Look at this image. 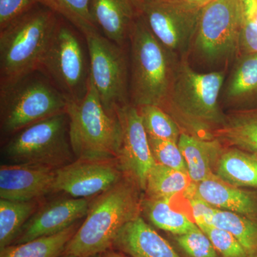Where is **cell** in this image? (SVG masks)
Returning <instances> with one entry per match:
<instances>
[{
	"instance_id": "obj_1",
	"label": "cell",
	"mask_w": 257,
	"mask_h": 257,
	"mask_svg": "<svg viewBox=\"0 0 257 257\" xmlns=\"http://www.w3.org/2000/svg\"><path fill=\"white\" fill-rule=\"evenodd\" d=\"M142 191L133 179L124 175L113 187L89 199L87 216L64 253L89 257L112 248L121 229L140 215Z\"/></svg>"
},
{
	"instance_id": "obj_2",
	"label": "cell",
	"mask_w": 257,
	"mask_h": 257,
	"mask_svg": "<svg viewBox=\"0 0 257 257\" xmlns=\"http://www.w3.org/2000/svg\"><path fill=\"white\" fill-rule=\"evenodd\" d=\"M223 71L196 72L187 59L178 62L170 93L162 109L184 127L194 133H205L220 127L225 118L219 98L224 86Z\"/></svg>"
},
{
	"instance_id": "obj_3",
	"label": "cell",
	"mask_w": 257,
	"mask_h": 257,
	"mask_svg": "<svg viewBox=\"0 0 257 257\" xmlns=\"http://www.w3.org/2000/svg\"><path fill=\"white\" fill-rule=\"evenodd\" d=\"M132 104L162 107L170 93L179 60L166 49L137 13L130 29Z\"/></svg>"
},
{
	"instance_id": "obj_4",
	"label": "cell",
	"mask_w": 257,
	"mask_h": 257,
	"mask_svg": "<svg viewBox=\"0 0 257 257\" xmlns=\"http://www.w3.org/2000/svg\"><path fill=\"white\" fill-rule=\"evenodd\" d=\"M67 101L41 71L0 81L2 136L12 135L54 115L65 112Z\"/></svg>"
},
{
	"instance_id": "obj_5",
	"label": "cell",
	"mask_w": 257,
	"mask_h": 257,
	"mask_svg": "<svg viewBox=\"0 0 257 257\" xmlns=\"http://www.w3.org/2000/svg\"><path fill=\"white\" fill-rule=\"evenodd\" d=\"M59 22L36 6L0 30V81L37 70Z\"/></svg>"
},
{
	"instance_id": "obj_6",
	"label": "cell",
	"mask_w": 257,
	"mask_h": 257,
	"mask_svg": "<svg viewBox=\"0 0 257 257\" xmlns=\"http://www.w3.org/2000/svg\"><path fill=\"white\" fill-rule=\"evenodd\" d=\"M69 138L76 158H116L121 130L117 114L104 109L89 77L85 96L79 101H67Z\"/></svg>"
},
{
	"instance_id": "obj_7",
	"label": "cell",
	"mask_w": 257,
	"mask_h": 257,
	"mask_svg": "<svg viewBox=\"0 0 257 257\" xmlns=\"http://www.w3.org/2000/svg\"><path fill=\"white\" fill-rule=\"evenodd\" d=\"M4 164L42 166L57 170L77 160L69 138L67 111L12 135L3 147Z\"/></svg>"
},
{
	"instance_id": "obj_8",
	"label": "cell",
	"mask_w": 257,
	"mask_h": 257,
	"mask_svg": "<svg viewBox=\"0 0 257 257\" xmlns=\"http://www.w3.org/2000/svg\"><path fill=\"white\" fill-rule=\"evenodd\" d=\"M38 69L67 101L82 100L87 94L89 61L78 35L67 25L57 24Z\"/></svg>"
},
{
	"instance_id": "obj_9",
	"label": "cell",
	"mask_w": 257,
	"mask_h": 257,
	"mask_svg": "<svg viewBox=\"0 0 257 257\" xmlns=\"http://www.w3.org/2000/svg\"><path fill=\"white\" fill-rule=\"evenodd\" d=\"M244 13L241 0H213L202 7L193 46L211 63L239 55Z\"/></svg>"
},
{
	"instance_id": "obj_10",
	"label": "cell",
	"mask_w": 257,
	"mask_h": 257,
	"mask_svg": "<svg viewBox=\"0 0 257 257\" xmlns=\"http://www.w3.org/2000/svg\"><path fill=\"white\" fill-rule=\"evenodd\" d=\"M157 40L179 60L192 48L202 8L184 0H133Z\"/></svg>"
},
{
	"instance_id": "obj_11",
	"label": "cell",
	"mask_w": 257,
	"mask_h": 257,
	"mask_svg": "<svg viewBox=\"0 0 257 257\" xmlns=\"http://www.w3.org/2000/svg\"><path fill=\"white\" fill-rule=\"evenodd\" d=\"M90 77L101 103L109 114L128 103L127 66L122 47L99 31L85 36Z\"/></svg>"
},
{
	"instance_id": "obj_12",
	"label": "cell",
	"mask_w": 257,
	"mask_h": 257,
	"mask_svg": "<svg viewBox=\"0 0 257 257\" xmlns=\"http://www.w3.org/2000/svg\"><path fill=\"white\" fill-rule=\"evenodd\" d=\"M124 174L116 158H79L56 170L53 194L92 199L113 187Z\"/></svg>"
},
{
	"instance_id": "obj_13",
	"label": "cell",
	"mask_w": 257,
	"mask_h": 257,
	"mask_svg": "<svg viewBox=\"0 0 257 257\" xmlns=\"http://www.w3.org/2000/svg\"><path fill=\"white\" fill-rule=\"evenodd\" d=\"M116 114L121 130L117 160L124 175L145 191L147 176L156 162L143 119L138 108L132 103L119 108Z\"/></svg>"
},
{
	"instance_id": "obj_14",
	"label": "cell",
	"mask_w": 257,
	"mask_h": 257,
	"mask_svg": "<svg viewBox=\"0 0 257 257\" xmlns=\"http://www.w3.org/2000/svg\"><path fill=\"white\" fill-rule=\"evenodd\" d=\"M89 199L64 195L45 200L19 233L13 244L57 234L87 216ZM11 244V245H13Z\"/></svg>"
},
{
	"instance_id": "obj_15",
	"label": "cell",
	"mask_w": 257,
	"mask_h": 257,
	"mask_svg": "<svg viewBox=\"0 0 257 257\" xmlns=\"http://www.w3.org/2000/svg\"><path fill=\"white\" fill-rule=\"evenodd\" d=\"M56 170L32 165L0 167V198L8 200L30 201L45 199L53 194Z\"/></svg>"
},
{
	"instance_id": "obj_16",
	"label": "cell",
	"mask_w": 257,
	"mask_h": 257,
	"mask_svg": "<svg viewBox=\"0 0 257 257\" xmlns=\"http://www.w3.org/2000/svg\"><path fill=\"white\" fill-rule=\"evenodd\" d=\"M111 248L132 257H182L140 215L121 229Z\"/></svg>"
},
{
	"instance_id": "obj_17",
	"label": "cell",
	"mask_w": 257,
	"mask_h": 257,
	"mask_svg": "<svg viewBox=\"0 0 257 257\" xmlns=\"http://www.w3.org/2000/svg\"><path fill=\"white\" fill-rule=\"evenodd\" d=\"M194 192L216 209L231 211L257 221V196L224 182L215 174L194 183Z\"/></svg>"
},
{
	"instance_id": "obj_18",
	"label": "cell",
	"mask_w": 257,
	"mask_h": 257,
	"mask_svg": "<svg viewBox=\"0 0 257 257\" xmlns=\"http://www.w3.org/2000/svg\"><path fill=\"white\" fill-rule=\"evenodd\" d=\"M90 10L104 36L122 47L137 16L133 0H92Z\"/></svg>"
},
{
	"instance_id": "obj_19",
	"label": "cell",
	"mask_w": 257,
	"mask_h": 257,
	"mask_svg": "<svg viewBox=\"0 0 257 257\" xmlns=\"http://www.w3.org/2000/svg\"><path fill=\"white\" fill-rule=\"evenodd\" d=\"M237 57L225 87V101L239 110L257 107V52Z\"/></svg>"
},
{
	"instance_id": "obj_20",
	"label": "cell",
	"mask_w": 257,
	"mask_h": 257,
	"mask_svg": "<svg viewBox=\"0 0 257 257\" xmlns=\"http://www.w3.org/2000/svg\"><path fill=\"white\" fill-rule=\"evenodd\" d=\"M178 145L193 183L202 182L214 174L216 162L222 152L219 140H206L182 133Z\"/></svg>"
},
{
	"instance_id": "obj_21",
	"label": "cell",
	"mask_w": 257,
	"mask_h": 257,
	"mask_svg": "<svg viewBox=\"0 0 257 257\" xmlns=\"http://www.w3.org/2000/svg\"><path fill=\"white\" fill-rule=\"evenodd\" d=\"M214 174L231 185L257 189V156L236 147L222 151Z\"/></svg>"
},
{
	"instance_id": "obj_22",
	"label": "cell",
	"mask_w": 257,
	"mask_h": 257,
	"mask_svg": "<svg viewBox=\"0 0 257 257\" xmlns=\"http://www.w3.org/2000/svg\"><path fill=\"white\" fill-rule=\"evenodd\" d=\"M215 131L225 143L257 156V107L236 111Z\"/></svg>"
},
{
	"instance_id": "obj_23",
	"label": "cell",
	"mask_w": 257,
	"mask_h": 257,
	"mask_svg": "<svg viewBox=\"0 0 257 257\" xmlns=\"http://www.w3.org/2000/svg\"><path fill=\"white\" fill-rule=\"evenodd\" d=\"M172 197L145 198L142 202V211L150 222L159 229L172 235L182 234L197 229L193 219L175 209L172 204Z\"/></svg>"
},
{
	"instance_id": "obj_24",
	"label": "cell",
	"mask_w": 257,
	"mask_h": 257,
	"mask_svg": "<svg viewBox=\"0 0 257 257\" xmlns=\"http://www.w3.org/2000/svg\"><path fill=\"white\" fill-rule=\"evenodd\" d=\"M83 219L57 234L7 246L0 250V257H60L77 232Z\"/></svg>"
},
{
	"instance_id": "obj_25",
	"label": "cell",
	"mask_w": 257,
	"mask_h": 257,
	"mask_svg": "<svg viewBox=\"0 0 257 257\" xmlns=\"http://www.w3.org/2000/svg\"><path fill=\"white\" fill-rule=\"evenodd\" d=\"M0 199V250L10 246L25 224L45 202Z\"/></svg>"
},
{
	"instance_id": "obj_26",
	"label": "cell",
	"mask_w": 257,
	"mask_h": 257,
	"mask_svg": "<svg viewBox=\"0 0 257 257\" xmlns=\"http://www.w3.org/2000/svg\"><path fill=\"white\" fill-rule=\"evenodd\" d=\"M188 173L155 164L147 176L145 191L150 198L174 197L192 187Z\"/></svg>"
},
{
	"instance_id": "obj_27",
	"label": "cell",
	"mask_w": 257,
	"mask_h": 257,
	"mask_svg": "<svg viewBox=\"0 0 257 257\" xmlns=\"http://www.w3.org/2000/svg\"><path fill=\"white\" fill-rule=\"evenodd\" d=\"M213 226L231 233L249 257L257 256V221L231 211L216 209Z\"/></svg>"
},
{
	"instance_id": "obj_28",
	"label": "cell",
	"mask_w": 257,
	"mask_h": 257,
	"mask_svg": "<svg viewBox=\"0 0 257 257\" xmlns=\"http://www.w3.org/2000/svg\"><path fill=\"white\" fill-rule=\"evenodd\" d=\"M36 4L60 15L78 29L84 36L91 32L98 31L92 13V0H34Z\"/></svg>"
},
{
	"instance_id": "obj_29",
	"label": "cell",
	"mask_w": 257,
	"mask_h": 257,
	"mask_svg": "<svg viewBox=\"0 0 257 257\" xmlns=\"http://www.w3.org/2000/svg\"><path fill=\"white\" fill-rule=\"evenodd\" d=\"M138 108L149 138L178 143L182 134L180 127L176 120L165 109L152 104Z\"/></svg>"
},
{
	"instance_id": "obj_30",
	"label": "cell",
	"mask_w": 257,
	"mask_h": 257,
	"mask_svg": "<svg viewBox=\"0 0 257 257\" xmlns=\"http://www.w3.org/2000/svg\"><path fill=\"white\" fill-rule=\"evenodd\" d=\"M172 238L186 257H220L207 235L199 227L184 234L172 235Z\"/></svg>"
},
{
	"instance_id": "obj_31",
	"label": "cell",
	"mask_w": 257,
	"mask_h": 257,
	"mask_svg": "<svg viewBox=\"0 0 257 257\" xmlns=\"http://www.w3.org/2000/svg\"><path fill=\"white\" fill-rule=\"evenodd\" d=\"M149 141L154 160L157 164L188 173L178 143L152 138H149Z\"/></svg>"
},
{
	"instance_id": "obj_32",
	"label": "cell",
	"mask_w": 257,
	"mask_h": 257,
	"mask_svg": "<svg viewBox=\"0 0 257 257\" xmlns=\"http://www.w3.org/2000/svg\"><path fill=\"white\" fill-rule=\"evenodd\" d=\"M220 257H249L242 245L229 231L210 226L203 230Z\"/></svg>"
},
{
	"instance_id": "obj_33",
	"label": "cell",
	"mask_w": 257,
	"mask_h": 257,
	"mask_svg": "<svg viewBox=\"0 0 257 257\" xmlns=\"http://www.w3.org/2000/svg\"><path fill=\"white\" fill-rule=\"evenodd\" d=\"M188 198L189 206L192 209V219L199 229L204 230L213 226L212 221L216 208L213 207L194 192V184L185 192Z\"/></svg>"
},
{
	"instance_id": "obj_34",
	"label": "cell",
	"mask_w": 257,
	"mask_h": 257,
	"mask_svg": "<svg viewBox=\"0 0 257 257\" xmlns=\"http://www.w3.org/2000/svg\"><path fill=\"white\" fill-rule=\"evenodd\" d=\"M36 5L34 0H0V30Z\"/></svg>"
},
{
	"instance_id": "obj_35",
	"label": "cell",
	"mask_w": 257,
	"mask_h": 257,
	"mask_svg": "<svg viewBox=\"0 0 257 257\" xmlns=\"http://www.w3.org/2000/svg\"><path fill=\"white\" fill-rule=\"evenodd\" d=\"M257 52V25L243 19L239 39V55Z\"/></svg>"
},
{
	"instance_id": "obj_36",
	"label": "cell",
	"mask_w": 257,
	"mask_h": 257,
	"mask_svg": "<svg viewBox=\"0 0 257 257\" xmlns=\"http://www.w3.org/2000/svg\"><path fill=\"white\" fill-rule=\"evenodd\" d=\"M244 18L257 25V3L251 10L244 13Z\"/></svg>"
},
{
	"instance_id": "obj_37",
	"label": "cell",
	"mask_w": 257,
	"mask_h": 257,
	"mask_svg": "<svg viewBox=\"0 0 257 257\" xmlns=\"http://www.w3.org/2000/svg\"><path fill=\"white\" fill-rule=\"evenodd\" d=\"M103 257H127L125 253L121 251L115 250L114 248H110L105 252L102 253Z\"/></svg>"
},
{
	"instance_id": "obj_38",
	"label": "cell",
	"mask_w": 257,
	"mask_h": 257,
	"mask_svg": "<svg viewBox=\"0 0 257 257\" xmlns=\"http://www.w3.org/2000/svg\"><path fill=\"white\" fill-rule=\"evenodd\" d=\"M242 2L243 13H246L254 6L257 3V0H241Z\"/></svg>"
},
{
	"instance_id": "obj_39",
	"label": "cell",
	"mask_w": 257,
	"mask_h": 257,
	"mask_svg": "<svg viewBox=\"0 0 257 257\" xmlns=\"http://www.w3.org/2000/svg\"><path fill=\"white\" fill-rule=\"evenodd\" d=\"M184 1L188 3L189 4L194 5V6L202 8L204 5L208 4L213 0H184Z\"/></svg>"
},
{
	"instance_id": "obj_40",
	"label": "cell",
	"mask_w": 257,
	"mask_h": 257,
	"mask_svg": "<svg viewBox=\"0 0 257 257\" xmlns=\"http://www.w3.org/2000/svg\"><path fill=\"white\" fill-rule=\"evenodd\" d=\"M60 257H78L75 256V255L73 254H69V253H63V254L61 255Z\"/></svg>"
},
{
	"instance_id": "obj_41",
	"label": "cell",
	"mask_w": 257,
	"mask_h": 257,
	"mask_svg": "<svg viewBox=\"0 0 257 257\" xmlns=\"http://www.w3.org/2000/svg\"><path fill=\"white\" fill-rule=\"evenodd\" d=\"M89 257H103L102 254H95L92 255V256H90Z\"/></svg>"
},
{
	"instance_id": "obj_42",
	"label": "cell",
	"mask_w": 257,
	"mask_h": 257,
	"mask_svg": "<svg viewBox=\"0 0 257 257\" xmlns=\"http://www.w3.org/2000/svg\"><path fill=\"white\" fill-rule=\"evenodd\" d=\"M170 1H182V0H170Z\"/></svg>"
},
{
	"instance_id": "obj_43",
	"label": "cell",
	"mask_w": 257,
	"mask_h": 257,
	"mask_svg": "<svg viewBox=\"0 0 257 257\" xmlns=\"http://www.w3.org/2000/svg\"><path fill=\"white\" fill-rule=\"evenodd\" d=\"M255 257H257V256H255Z\"/></svg>"
}]
</instances>
